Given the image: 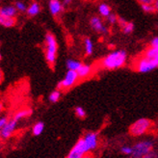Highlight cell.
Here are the masks:
<instances>
[{
    "label": "cell",
    "mask_w": 158,
    "mask_h": 158,
    "mask_svg": "<svg viewBox=\"0 0 158 158\" xmlns=\"http://www.w3.org/2000/svg\"><path fill=\"white\" fill-rule=\"evenodd\" d=\"M126 61H127V53H126V51L123 49H118L107 54L101 60L100 65L105 69L114 70L123 68L126 64Z\"/></svg>",
    "instance_id": "obj_1"
},
{
    "label": "cell",
    "mask_w": 158,
    "mask_h": 158,
    "mask_svg": "<svg viewBox=\"0 0 158 158\" xmlns=\"http://www.w3.org/2000/svg\"><path fill=\"white\" fill-rule=\"evenodd\" d=\"M58 44L56 38L52 33H46L44 37V56L45 60L50 66L55 64L57 59Z\"/></svg>",
    "instance_id": "obj_2"
},
{
    "label": "cell",
    "mask_w": 158,
    "mask_h": 158,
    "mask_svg": "<svg viewBox=\"0 0 158 158\" xmlns=\"http://www.w3.org/2000/svg\"><path fill=\"white\" fill-rule=\"evenodd\" d=\"M154 148V141L152 139H143L137 143L134 144L132 147V158H141L146 156L149 153H152Z\"/></svg>",
    "instance_id": "obj_3"
},
{
    "label": "cell",
    "mask_w": 158,
    "mask_h": 158,
    "mask_svg": "<svg viewBox=\"0 0 158 158\" xmlns=\"http://www.w3.org/2000/svg\"><path fill=\"white\" fill-rule=\"evenodd\" d=\"M152 123L146 118H141L133 123L129 127V134L133 137H141L151 129Z\"/></svg>",
    "instance_id": "obj_4"
},
{
    "label": "cell",
    "mask_w": 158,
    "mask_h": 158,
    "mask_svg": "<svg viewBox=\"0 0 158 158\" xmlns=\"http://www.w3.org/2000/svg\"><path fill=\"white\" fill-rule=\"evenodd\" d=\"M156 68H158V67L153 60L146 58L143 56V55L134 62V69L138 73H151Z\"/></svg>",
    "instance_id": "obj_5"
},
{
    "label": "cell",
    "mask_w": 158,
    "mask_h": 158,
    "mask_svg": "<svg viewBox=\"0 0 158 158\" xmlns=\"http://www.w3.org/2000/svg\"><path fill=\"white\" fill-rule=\"evenodd\" d=\"M79 80L78 74L75 70H68L65 77L58 83V90H69L77 83Z\"/></svg>",
    "instance_id": "obj_6"
},
{
    "label": "cell",
    "mask_w": 158,
    "mask_h": 158,
    "mask_svg": "<svg viewBox=\"0 0 158 158\" xmlns=\"http://www.w3.org/2000/svg\"><path fill=\"white\" fill-rule=\"evenodd\" d=\"M87 152H89L88 149L86 148L83 139L80 138L76 142V144L73 146V148L70 149L67 158H82L83 155Z\"/></svg>",
    "instance_id": "obj_7"
},
{
    "label": "cell",
    "mask_w": 158,
    "mask_h": 158,
    "mask_svg": "<svg viewBox=\"0 0 158 158\" xmlns=\"http://www.w3.org/2000/svg\"><path fill=\"white\" fill-rule=\"evenodd\" d=\"M82 139L89 152L94 151L98 146V135L96 132H87Z\"/></svg>",
    "instance_id": "obj_8"
},
{
    "label": "cell",
    "mask_w": 158,
    "mask_h": 158,
    "mask_svg": "<svg viewBox=\"0 0 158 158\" xmlns=\"http://www.w3.org/2000/svg\"><path fill=\"white\" fill-rule=\"evenodd\" d=\"M90 26L94 31H96L97 33L103 34V35L108 33V28L104 25L102 19L99 17H97V15H94V17L91 18Z\"/></svg>",
    "instance_id": "obj_9"
},
{
    "label": "cell",
    "mask_w": 158,
    "mask_h": 158,
    "mask_svg": "<svg viewBox=\"0 0 158 158\" xmlns=\"http://www.w3.org/2000/svg\"><path fill=\"white\" fill-rule=\"evenodd\" d=\"M18 122H15L14 118L8 120L6 124L3 126V128L0 130V138L2 139H8L12 136V134L17 129Z\"/></svg>",
    "instance_id": "obj_10"
},
{
    "label": "cell",
    "mask_w": 158,
    "mask_h": 158,
    "mask_svg": "<svg viewBox=\"0 0 158 158\" xmlns=\"http://www.w3.org/2000/svg\"><path fill=\"white\" fill-rule=\"evenodd\" d=\"M117 23H118V25L121 26L122 31L124 35L131 34L134 31V28H135V26H134V24L132 22H129V21H127L126 19H124L123 18H121V17H118Z\"/></svg>",
    "instance_id": "obj_11"
},
{
    "label": "cell",
    "mask_w": 158,
    "mask_h": 158,
    "mask_svg": "<svg viewBox=\"0 0 158 158\" xmlns=\"http://www.w3.org/2000/svg\"><path fill=\"white\" fill-rule=\"evenodd\" d=\"M48 8L50 14L54 15V17L59 15L63 12V10H64V6H63L60 0H49Z\"/></svg>",
    "instance_id": "obj_12"
},
{
    "label": "cell",
    "mask_w": 158,
    "mask_h": 158,
    "mask_svg": "<svg viewBox=\"0 0 158 158\" xmlns=\"http://www.w3.org/2000/svg\"><path fill=\"white\" fill-rule=\"evenodd\" d=\"M18 15V10L15 6L7 5L0 8V15L1 17H8V18H15Z\"/></svg>",
    "instance_id": "obj_13"
},
{
    "label": "cell",
    "mask_w": 158,
    "mask_h": 158,
    "mask_svg": "<svg viewBox=\"0 0 158 158\" xmlns=\"http://www.w3.org/2000/svg\"><path fill=\"white\" fill-rule=\"evenodd\" d=\"M76 73L78 74L79 79H85L87 77H89L92 73H93V68L90 65H87V64H82L79 69L76 70Z\"/></svg>",
    "instance_id": "obj_14"
},
{
    "label": "cell",
    "mask_w": 158,
    "mask_h": 158,
    "mask_svg": "<svg viewBox=\"0 0 158 158\" xmlns=\"http://www.w3.org/2000/svg\"><path fill=\"white\" fill-rule=\"evenodd\" d=\"M40 12H41V5L38 2H32L27 7L26 10V13L29 17H36L37 15L40 14Z\"/></svg>",
    "instance_id": "obj_15"
},
{
    "label": "cell",
    "mask_w": 158,
    "mask_h": 158,
    "mask_svg": "<svg viewBox=\"0 0 158 158\" xmlns=\"http://www.w3.org/2000/svg\"><path fill=\"white\" fill-rule=\"evenodd\" d=\"M31 114H32V110H31V109H22V110H19V111H18L17 113H15L13 118L15 122L19 123L20 120L29 117Z\"/></svg>",
    "instance_id": "obj_16"
},
{
    "label": "cell",
    "mask_w": 158,
    "mask_h": 158,
    "mask_svg": "<svg viewBox=\"0 0 158 158\" xmlns=\"http://www.w3.org/2000/svg\"><path fill=\"white\" fill-rule=\"evenodd\" d=\"M15 18H8V17H1L0 15V25H2L6 28L13 27L15 25Z\"/></svg>",
    "instance_id": "obj_17"
},
{
    "label": "cell",
    "mask_w": 158,
    "mask_h": 158,
    "mask_svg": "<svg viewBox=\"0 0 158 158\" xmlns=\"http://www.w3.org/2000/svg\"><path fill=\"white\" fill-rule=\"evenodd\" d=\"M98 13H99V15H101V17H103V18L106 19L108 15L112 13L111 7H110L106 3H101L98 6Z\"/></svg>",
    "instance_id": "obj_18"
},
{
    "label": "cell",
    "mask_w": 158,
    "mask_h": 158,
    "mask_svg": "<svg viewBox=\"0 0 158 158\" xmlns=\"http://www.w3.org/2000/svg\"><path fill=\"white\" fill-rule=\"evenodd\" d=\"M84 49L87 56H91L94 52V43L90 38L84 39Z\"/></svg>",
    "instance_id": "obj_19"
},
{
    "label": "cell",
    "mask_w": 158,
    "mask_h": 158,
    "mask_svg": "<svg viewBox=\"0 0 158 158\" xmlns=\"http://www.w3.org/2000/svg\"><path fill=\"white\" fill-rule=\"evenodd\" d=\"M82 65V63L78 60H74V59H68L67 60V63H66V66H67V69L68 70H76L79 69Z\"/></svg>",
    "instance_id": "obj_20"
},
{
    "label": "cell",
    "mask_w": 158,
    "mask_h": 158,
    "mask_svg": "<svg viewBox=\"0 0 158 158\" xmlns=\"http://www.w3.org/2000/svg\"><path fill=\"white\" fill-rule=\"evenodd\" d=\"M44 129V123L43 122H38L34 124L33 128H32V133L35 136H39L41 135Z\"/></svg>",
    "instance_id": "obj_21"
},
{
    "label": "cell",
    "mask_w": 158,
    "mask_h": 158,
    "mask_svg": "<svg viewBox=\"0 0 158 158\" xmlns=\"http://www.w3.org/2000/svg\"><path fill=\"white\" fill-rule=\"evenodd\" d=\"M61 98V92L60 90H55L53 92L50 93L49 97H48V99L50 102L52 103H56V102L59 101V99Z\"/></svg>",
    "instance_id": "obj_22"
},
{
    "label": "cell",
    "mask_w": 158,
    "mask_h": 158,
    "mask_svg": "<svg viewBox=\"0 0 158 158\" xmlns=\"http://www.w3.org/2000/svg\"><path fill=\"white\" fill-rule=\"evenodd\" d=\"M141 8H142V10L147 14H152L155 12L153 4H143V5H141Z\"/></svg>",
    "instance_id": "obj_23"
},
{
    "label": "cell",
    "mask_w": 158,
    "mask_h": 158,
    "mask_svg": "<svg viewBox=\"0 0 158 158\" xmlns=\"http://www.w3.org/2000/svg\"><path fill=\"white\" fill-rule=\"evenodd\" d=\"M15 7V9L18 10V12H26L27 10V6L24 2L22 1H17L14 5Z\"/></svg>",
    "instance_id": "obj_24"
},
{
    "label": "cell",
    "mask_w": 158,
    "mask_h": 158,
    "mask_svg": "<svg viewBox=\"0 0 158 158\" xmlns=\"http://www.w3.org/2000/svg\"><path fill=\"white\" fill-rule=\"evenodd\" d=\"M74 112H75V115H76L79 118H84L86 117V111L84 110V108L81 107V106H77V107H75Z\"/></svg>",
    "instance_id": "obj_25"
},
{
    "label": "cell",
    "mask_w": 158,
    "mask_h": 158,
    "mask_svg": "<svg viewBox=\"0 0 158 158\" xmlns=\"http://www.w3.org/2000/svg\"><path fill=\"white\" fill-rule=\"evenodd\" d=\"M106 21L109 23L110 25H113V24H116L117 23V21H118V17L115 15V14H113V13H111L110 14L108 17L106 18Z\"/></svg>",
    "instance_id": "obj_26"
},
{
    "label": "cell",
    "mask_w": 158,
    "mask_h": 158,
    "mask_svg": "<svg viewBox=\"0 0 158 158\" xmlns=\"http://www.w3.org/2000/svg\"><path fill=\"white\" fill-rule=\"evenodd\" d=\"M132 147L130 146H123L121 148V152L124 155H127V156H131L132 154Z\"/></svg>",
    "instance_id": "obj_27"
},
{
    "label": "cell",
    "mask_w": 158,
    "mask_h": 158,
    "mask_svg": "<svg viewBox=\"0 0 158 158\" xmlns=\"http://www.w3.org/2000/svg\"><path fill=\"white\" fill-rule=\"evenodd\" d=\"M151 46L152 47H154V48H158V36L152 39V41H151Z\"/></svg>",
    "instance_id": "obj_28"
},
{
    "label": "cell",
    "mask_w": 158,
    "mask_h": 158,
    "mask_svg": "<svg viewBox=\"0 0 158 158\" xmlns=\"http://www.w3.org/2000/svg\"><path fill=\"white\" fill-rule=\"evenodd\" d=\"M7 122H8V118L7 117H1V118H0V130L3 128V126L6 124Z\"/></svg>",
    "instance_id": "obj_29"
},
{
    "label": "cell",
    "mask_w": 158,
    "mask_h": 158,
    "mask_svg": "<svg viewBox=\"0 0 158 158\" xmlns=\"http://www.w3.org/2000/svg\"><path fill=\"white\" fill-rule=\"evenodd\" d=\"M136 1L140 5H143V4H153L154 0H136Z\"/></svg>",
    "instance_id": "obj_30"
},
{
    "label": "cell",
    "mask_w": 158,
    "mask_h": 158,
    "mask_svg": "<svg viewBox=\"0 0 158 158\" xmlns=\"http://www.w3.org/2000/svg\"><path fill=\"white\" fill-rule=\"evenodd\" d=\"M73 2V0H63V6H69Z\"/></svg>",
    "instance_id": "obj_31"
},
{
    "label": "cell",
    "mask_w": 158,
    "mask_h": 158,
    "mask_svg": "<svg viewBox=\"0 0 158 158\" xmlns=\"http://www.w3.org/2000/svg\"><path fill=\"white\" fill-rule=\"evenodd\" d=\"M82 158H94V155H93L92 153L87 152V153H85V154L83 155V157H82Z\"/></svg>",
    "instance_id": "obj_32"
},
{
    "label": "cell",
    "mask_w": 158,
    "mask_h": 158,
    "mask_svg": "<svg viewBox=\"0 0 158 158\" xmlns=\"http://www.w3.org/2000/svg\"><path fill=\"white\" fill-rule=\"evenodd\" d=\"M154 156H155V153L152 152V153H149V154H148L146 156H143V157H141V158H154Z\"/></svg>",
    "instance_id": "obj_33"
},
{
    "label": "cell",
    "mask_w": 158,
    "mask_h": 158,
    "mask_svg": "<svg viewBox=\"0 0 158 158\" xmlns=\"http://www.w3.org/2000/svg\"><path fill=\"white\" fill-rule=\"evenodd\" d=\"M153 6H154L155 12H157V13H158V0H154V2H153Z\"/></svg>",
    "instance_id": "obj_34"
},
{
    "label": "cell",
    "mask_w": 158,
    "mask_h": 158,
    "mask_svg": "<svg viewBox=\"0 0 158 158\" xmlns=\"http://www.w3.org/2000/svg\"><path fill=\"white\" fill-rule=\"evenodd\" d=\"M3 78H4V74H3V72L2 69H0V84L3 82Z\"/></svg>",
    "instance_id": "obj_35"
},
{
    "label": "cell",
    "mask_w": 158,
    "mask_h": 158,
    "mask_svg": "<svg viewBox=\"0 0 158 158\" xmlns=\"http://www.w3.org/2000/svg\"><path fill=\"white\" fill-rule=\"evenodd\" d=\"M152 60H153V61L155 62V64H156V65H157V67H158V54L156 55V56H155V57H154V58H153Z\"/></svg>",
    "instance_id": "obj_36"
},
{
    "label": "cell",
    "mask_w": 158,
    "mask_h": 158,
    "mask_svg": "<svg viewBox=\"0 0 158 158\" xmlns=\"http://www.w3.org/2000/svg\"><path fill=\"white\" fill-rule=\"evenodd\" d=\"M2 111H3V104H2V103H0V115H1Z\"/></svg>",
    "instance_id": "obj_37"
},
{
    "label": "cell",
    "mask_w": 158,
    "mask_h": 158,
    "mask_svg": "<svg viewBox=\"0 0 158 158\" xmlns=\"http://www.w3.org/2000/svg\"><path fill=\"white\" fill-rule=\"evenodd\" d=\"M1 58H2V56H1V54H0V61H1Z\"/></svg>",
    "instance_id": "obj_38"
}]
</instances>
